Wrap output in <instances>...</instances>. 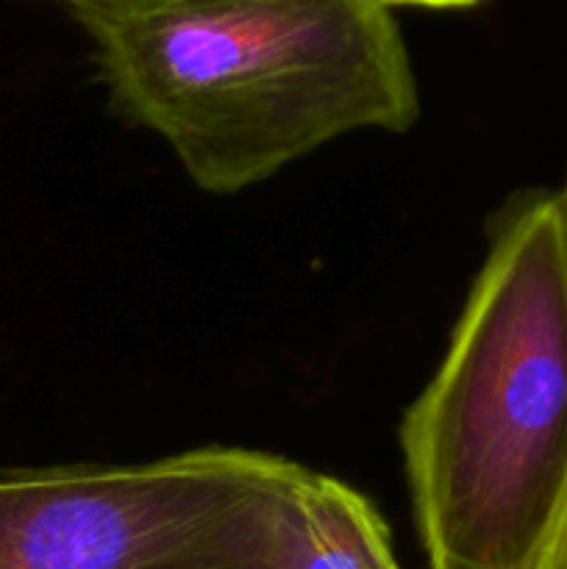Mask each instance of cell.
I'll return each mask as SVG.
<instances>
[{"mask_svg": "<svg viewBox=\"0 0 567 569\" xmlns=\"http://www.w3.org/2000/svg\"><path fill=\"white\" fill-rule=\"evenodd\" d=\"M298 569H400L389 531L367 500L354 520Z\"/></svg>", "mask_w": 567, "mask_h": 569, "instance_id": "cell-4", "label": "cell"}, {"mask_svg": "<svg viewBox=\"0 0 567 569\" xmlns=\"http://www.w3.org/2000/svg\"><path fill=\"white\" fill-rule=\"evenodd\" d=\"M72 17L111 106L220 198L345 133H404L420 117L381 0H111Z\"/></svg>", "mask_w": 567, "mask_h": 569, "instance_id": "cell-1", "label": "cell"}, {"mask_svg": "<svg viewBox=\"0 0 567 569\" xmlns=\"http://www.w3.org/2000/svg\"><path fill=\"white\" fill-rule=\"evenodd\" d=\"M384 6L395 9V6H415V9H434V11H450V9H470V6L484 3V0H381Z\"/></svg>", "mask_w": 567, "mask_h": 569, "instance_id": "cell-6", "label": "cell"}, {"mask_svg": "<svg viewBox=\"0 0 567 569\" xmlns=\"http://www.w3.org/2000/svg\"><path fill=\"white\" fill-rule=\"evenodd\" d=\"M61 3L70 9V14H76V11H83V9H94V6H103V3H111V0H61Z\"/></svg>", "mask_w": 567, "mask_h": 569, "instance_id": "cell-7", "label": "cell"}, {"mask_svg": "<svg viewBox=\"0 0 567 569\" xmlns=\"http://www.w3.org/2000/svg\"><path fill=\"white\" fill-rule=\"evenodd\" d=\"M428 569H531L567 506V217L517 194L400 422Z\"/></svg>", "mask_w": 567, "mask_h": 569, "instance_id": "cell-2", "label": "cell"}, {"mask_svg": "<svg viewBox=\"0 0 567 569\" xmlns=\"http://www.w3.org/2000/svg\"><path fill=\"white\" fill-rule=\"evenodd\" d=\"M531 569H567V506L559 520H556L550 537L545 539Z\"/></svg>", "mask_w": 567, "mask_h": 569, "instance_id": "cell-5", "label": "cell"}, {"mask_svg": "<svg viewBox=\"0 0 567 569\" xmlns=\"http://www.w3.org/2000/svg\"><path fill=\"white\" fill-rule=\"evenodd\" d=\"M559 198H561V206H565V217H567V178H565V187L559 189Z\"/></svg>", "mask_w": 567, "mask_h": 569, "instance_id": "cell-8", "label": "cell"}, {"mask_svg": "<svg viewBox=\"0 0 567 569\" xmlns=\"http://www.w3.org/2000/svg\"><path fill=\"white\" fill-rule=\"evenodd\" d=\"M365 503L239 448L0 470V569H298Z\"/></svg>", "mask_w": 567, "mask_h": 569, "instance_id": "cell-3", "label": "cell"}]
</instances>
